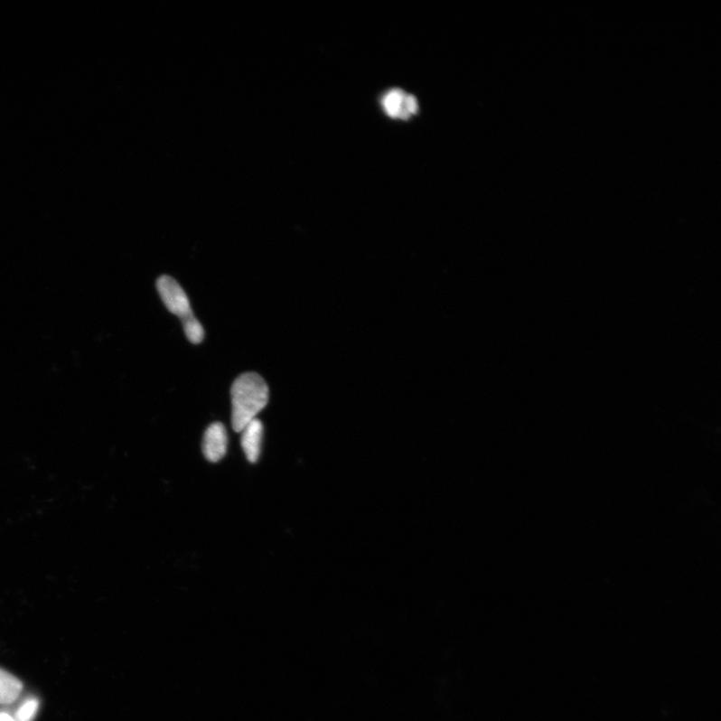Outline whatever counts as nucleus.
I'll list each match as a JSON object with an SVG mask.
<instances>
[{"mask_svg": "<svg viewBox=\"0 0 721 721\" xmlns=\"http://www.w3.org/2000/svg\"><path fill=\"white\" fill-rule=\"evenodd\" d=\"M0 721H15L12 716L5 713H0Z\"/></svg>", "mask_w": 721, "mask_h": 721, "instance_id": "9", "label": "nucleus"}, {"mask_svg": "<svg viewBox=\"0 0 721 721\" xmlns=\"http://www.w3.org/2000/svg\"><path fill=\"white\" fill-rule=\"evenodd\" d=\"M156 288H158L165 307L173 315H177L182 323L195 318L187 294L184 293L180 284L173 279L172 276H162L156 282Z\"/></svg>", "mask_w": 721, "mask_h": 721, "instance_id": "2", "label": "nucleus"}, {"mask_svg": "<svg viewBox=\"0 0 721 721\" xmlns=\"http://www.w3.org/2000/svg\"><path fill=\"white\" fill-rule=\"evenodd\" d=\"M242 433V447L248 461L256 464L261 456L262 443L264 436L263 423L255 419L249 422L247 426L240 431Z\"/></svg>", "mask_w": 721, "mask_h": 721, "instance_id": "5", "label": "nucleus"}, {"mask_svg": "<svg viewBox=\"0 0 721 721\" xmlns=\"http://www.w3.org/2000/svg\"><path fill=\"white\" fill-rule=\"evenodd\" d=\"M228 449V434L226 427L220 422L212 423L203 435L202 452L203 455L216 464L223 459Z\"/></svg>", "mask_w": 721, "mask_h": 721, "instance_id": "4", "label": "nucleus"}, {"mask_svg": "<svg viewBox=\"0 0 721 721\" xmlns=\"http://www.w3.org/2000/svg\"><path fill=\"white\" fill-rule=\"evenodd\" d=\"M23 689V682L12 673L0 669V705H12L20 698Z\"/></svg>", "mask_w": 721, "mask_h": 721, "instance_id": "6", "label": "nucleus"}, {"mask_svg": "<svg viewBox=\"0 0 721 721\" xmlns=\"http://www.w3.org/2000/svg\"><path fill=\"white\" fill-rule=\"evenodd\" d=\"M232 424L236 432L242 431L249 422L257 419L269 402V387L257 373H245L239 376L232 390Z\"/></svg>", "mask_w": 721, "mask_h": 721, "instance_id": "1", "label": "nucleus"}, {"mask_svg": "<svg viewBox=\"0 0 721 721\" xmlns=\"http://www.w3.org/2000/svg\"><path fill=\"white\" fill-rule=\"evenodd\" d=\"M382 105L385 113L393 118L409 119L411 116L418 113V101L415 97L406 95L398 89L388 91Z\"/></svg>", "mask_w": 721, "mask_h": 721, "instance_id": "3", "label": "nucleus"}, {"mask_svg": "<svg viewBox=\"0 0 721 721\" xmlns=\"http://www.w3.org/2000/svg\"><path fill=\"white\" fill-rule=\"evenodd\" d=\"M40 707V701L36 698L26 700L24 704L17 709L15 721H33Z\"/></svg>", "mask_w": 721, "mask_h": 721, "instance_id": "8", "label": "nucleus"}, {"mask_svg": "<svg viewBox=\"0 0 721 721\" xmlns=\"http://www.w3.org/2000/svg\"><path fill=\"white\" fill-rule=\"evenodd\" d=\"M183 327L191 343H201L203 337H205V330H203L201 323L196 317L183 323Z\"/></svg>", "mask_w": 721, "mask_h": 721, "instance_id": "7", "label": "nucleus"}]
</instances>
